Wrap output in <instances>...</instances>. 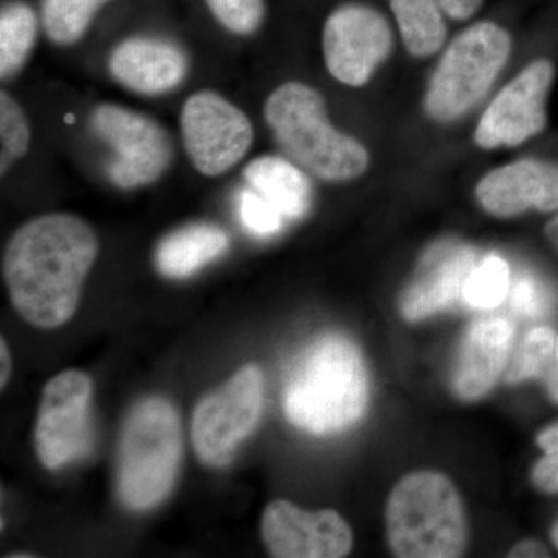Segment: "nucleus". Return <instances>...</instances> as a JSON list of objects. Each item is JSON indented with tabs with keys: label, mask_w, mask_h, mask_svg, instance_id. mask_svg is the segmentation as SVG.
Segmentation results:
<instances>
[{
	"label": "nucleus",
	"mask_w": 558,
	"mask_h": 558,
	"mask_svg": "<svg viewBox=\"0 0 558 558\" xmlns=\"http://www.w3.org/2000/svg\"><path fill=\"white\" fill-rule=\"evenodd\" d=\"M0 140H2V174L13 161L22 159L28 153L32 143L31 124L20 102L10 94H0Z\"/></svg>",
	"instance_id": "393cba45"
},
{
	"label": "nucleus",
	"mask_w": 558,
	"mask_h": 558,
	"mask_svg": "<svg viewBox=\"0 0 558 558\" xmlns=\"http://www.w3.org/2000/svg\"><path fill=\"white\" fill-rule=\"evenodd\" d=\"M487 215L517 218L535 209L558 213V163L523 159L487 172L475 190Z\"/></svg>",
	"instance_id": "4468645a"
},
{
	"label": "nucleus",
	"mask_w": 558,
	"mask_h": 558,
	"mask_svg": "<svg viewBox=\"0 0 558 558\" xmlns=\"http://www.w3.org/2000/svg\"><path fill=\"white\" fill-rule=\"evenodd\" d=\"M92 130L112 149L109 179L130 190L156 182L170 168V135L156 120L119 105L98 106Z\"/></svg>",
	"instance_id": "1a4fd4ad"
},
{
	"label": "nucleus",
	"mask_w": 558,
	"mask_h": 558,
	"mask_svg": "<svg viewBox=\"0 0 558 558\" xmlns=\"http://www.w3.org/2000/svg\"><path fill=\"white\" fill-rule=\"evenodd\" d=\"M545 234L550 244H553V247L558 252V213L546 223Z\"/></svg>",
	"instance_id": "f704fd0d"
},
{
	"label": "nucleus",
	"mask_w": 558,
	"mask_h": 558,
	"mask_svg": "<svg viewBox=\"0 0 558 558\" xmlns=\"http://www.w3.org/2000/svg\"><path fill=\"white\" fill-rule=\"evenodd\" d=\"M205 2L220 25L236 35H252L258 31L266 16L264 0H205Z\"/></svg>",
	"instance_id": "a878e982"
},
{
	"label": "nucleus",
	"mask_w": 558,
	"mask_h": 558,
	"mask_svg": "<svg viewBox=\"0 0 558 558\" xmlns=\"http://www.w3.org/2000/svg\"><path fill=\"white\" fill-rule=\"evenodd\" d=\"M264 545L277 558H340L352 549L351 527L336 510L306 512L275 499L260 521Z\"/></svg>",
	"instance_id": "ddd939ff"
},
{
	"label": "nucleus",
	"mask_w": 558,
	"mask_h": 558,
	"mask_svg": "<svg viewBox=\"0 0 558 558\" xmlns=\"http://www.w3.org/2000/svg\"><path fill=\"white\" fill-rule=\"evenodd\" d=\"M13 558H22V557H35L33 554H13V556H10Z\"/></svg>",
	"instance_id": "e433bc0d"
},
{
	"label": "nucleus",
	"mask_w": 558,
	"mask_h": 558,
	"mask_svg": "<svg viewBox=\"0 0 558 558\" xmlns=\"http://www.w3.org/2000/svg\"><path fill=\"white\" fill-rule=\"evenodd\" d=\"M438 2L447 20L464 22L478 13L484 0H438Z\"/></svg>",
	"instance_id": "c756f323"
},
{
	"label": "nucleus",
	"mask_w": 558,
	"mask_h": 558,
	"mask_svg": "<svg viewBox=\"0 0 558 558\" xmlns=\"http://www.w3.org/2000/svg\"><path fill=\"white\" fill-rule=\"evenodd\" d=\"M369 399L368 371L354 341L326 333L304 349L284 389L290 424L332 435L357 424Z\"/></svg>",
	"instance_id": "f03ea898"
},
{
	"label": "nucleus",
	"mask_w": 558,
	"mask_h": 558,
	"mask_svg": "<svg viewBox=\"0 0 558 558\" xmlns=\"http://www.w3.org/2000/svg\"><path fill=\"white\" fill-rule=\"evenodd\" d=\"M229 248V234L211 223H193L172 231L157 245V270L168 278H186Z\"/></svg>",
	"instance_id": "6ab92c4d"
},
{
	"label": "nucleus",
	"mask_w": 558,
	"mask_h": 558,
	"mask_svg": "<svg viewBox=\"0 0 558 558\" xmlns=\"http://www.w3.org/2000/svg\"><path fill=\"white\" fill-rule=\"evenodd\" d=\"M512 310L521 317L535 318L545 312L546 299L538 282L531 277H520L510 293Z\"/></svg>",
	"instance_id": "cd10ccee"
},
{
	"label": "nucleus",
	"mask_w": 558,
	"mask_h": 558,
	"mask_svg": "<svg viewBox=\"0 0 558 558\" xmlns=\"http://www.w3.org/2000/svg\"><path fill=\"white\" fill-rule=\"evenodd\" d=\"M509 557H549V553L548 549H546V546L542 545L537 539H524V542H520L519 545L513 546L512 550H510Z\"/></svg>",
	"instance_id": "7c9ffc66"
},
{
	"label": "nucleus",
	"mask_w": 558,
	"mask_h": 558,
	"mask_svg": "<svg viewBox=\"0 0 558 558\" xmlns=\"http://www.w3.org/2000/svg\"><path fill=\"white\" fill-rule=\"evenodd\" d=\"M38 17L25 3L3 7L0 14V76L9 80L16 75L35 47Z\"/></svg>",
	"instance_id": "412c9836"
},
{
	"label": "nucleus",
	"mask_w": 558,
	"mask_h": 558,
	"mask_svg": "<svg viewBox=\"0 0 558 558\" xmlns=\"http://www.w3.org/2000/svg\"><path fill=\"white\" fill-rule=\"evenodd\" d=\"M475 252L458 242H440L425 253L416 277L400 299V312L409 322H421L447 310L462 296Z\"/></svg>",
	"instance_id": "2eb2a0df"
},
{
	"label": "nucleus",
	"mask_w": 558,
	"mask_h": 558,
	"mask_svg": "<svg viewBox=\"0 0 558 558\" xmlns=\"http://www.w3.org/2000/svg\"><path fill=\"white\" fill-rule=\"evenodd\" d=\"M543 381H545L546 388H548L550 400L558 403V336L556 343V359H554L548 376H546V379Z\"/></svg>",
	"instance_id": "473e14b6"
},
{
	"label": "nucleus",
	"mask_w": 558,
	"mask_h": 558,
	"mask_svg": "<svg viewBox=\"0 0 558 558\" xmlns=\"http://www.w3.org/2000/svg\"><path fill=\"white\" fill-rule=\"evenodd\" d=\"M389 9L411 57L424 60L442 49L449 28L438 0H389Z\"/></svg>",
	"instance_id": "aec40b11"
},
{
	"label": "nucleus",
	"mask_w": 558,
	"mask_h": 558,
	"mask_svg": "<svg viewBox=\"0 0 558 558\" xmlns=\"http://www.w3.org/2000/svg\"><path fill=\"white\" fill-rule=\"evenodd\" d=\"M512 323L506 318H487L470 326L454 366V395L465 402L486 396L495 387L508 360L512 344Z\"/></svg>",
	"instance_id": "dca6fc26"
},
{
	"label": "nucleus",
	"mask_w": 558,
	"mask_h": 558,
	"mask_svg": "<svg viewBox=\"0 0 558 558\" xmlns=\"http://www.w3.org/2000/svg\"><path fill=\"white\" fill-rule=\"evenodd\" d=\"M182 461L179 414L163 398H148L132 409L121 432L120 498L134 510H149L170 495Z\"/></svg>",
	"instance_id": "39448f33"
},
{
	"label": "nucleus",
	"mask_w": 558,
	"mask_h": 558,
	"mask_svg": "<svg viewBox=\"0 0 558 558\" xmlns=\"http://www.w3.org/2000/svg\"><path fill=\"white\" fill-rule=\"evenodd\" d=\"M389 548L400 558H454L468 548V517L461 495L446 475L403 476L387 505Z\"/></svg>",
	"instance_id": "20e7f679"
},
{
	"label": "nucleus",
	"mask_w": 558,
	"mask_h": 558,
	"mask_svg": "<svg viewBox=\"0 0 558 558\" xmlns=\"http://www.w3.org/2000/svg\"><path fill=\"white\" fill-rule=\"evenodd\" d=\"M510 270L508 263L497 255L486 256L470 271L462 300L473 310H495L508 296Z\"/></svg>",
	"instance_id": "5701e85b"
},
{
	"label": "nucleus",
	"mask_w": 558,
	"mask_h": 558,
	"mask_svg": "<svg viewBox=\"0 0 558 558\" xmlns=\"http://www.w3.org/2000/svg\"><path fill=\"white\" fill-rule=\"evenodd\" d=\"M538 446L546 454H558V424L539 433Z\"/></svg>",
	"instance_id": "2f4dec72"
},
{
	"label": "nucleus",
	"mask_w": 558,
	"mask_h": 558,
	"mask_svg": "<svg viewBox=\"0 0 558 558\" xmlns=\"http://www.w3.org/2000/svg\"><path fill=\"white\" fill-rule=\"evenodd\" d=\"M553 539H554V545H556L558 548V521L556 523V526H554V529H553Z\"/></svg>",
	"instance_id": "c9c22d12"
},
{
	"label": "nucleus",
	"mask_w": 558,
	"mask_h": 558,
	"mask_svg": "<svg viewBox=\"0 0 558 558\" xmlns=\"http://www.w3.org/2000/svg\"><path fill=\"white\" fill-rule=\"evenodd\" d=\"M263 407V373L256 365L244 366L197 403L191 422L197 458L209 468L230 464L242 440L258 424Z\"/></svg>",
	"instance_id": "0eeeda50"
},
{
	"label": "nucleus",
	"mask_w": 558,
	"mask_h": 558,
	"mask_svg": "<svg viewBox=\"0 0 558 558\" xmlns=\"http://www.w3.org/2000/svg\"><path fill=\"white\" fill-rule=\"evenodd\" d=\"M557 336L550 328H535L524 337L515 357L510 363L508 380H545L556 359Z\"/></svg>",
	"instance_id": "b1692460"
},
{
	"label": "nucleus",
	"mask_w": 558,
	"mask_h": 558,
	"mask_svg": "<svg viewBox=\"0 0 558 558\" xmlns=\"http://www.w3.org/2000/svg\"><path fill=\"white\" fill-rule=\"evenodd\" d=\"M532 483L546 494H558V454H546L532 470Z\"/></svg>",
	"instance_id": "c85d7f7f"
},
{
	"label": "nucleus",
	"mask_w": 558,
	"mask_h": 558,
	"mask_svg": "<svg viewBox=\"0 0 558 558\" xmlns=\"http://www.w3.org/2000/svg\"><path fill=\"white\" fill-rule=\"evenodd\" d=\"M0 359H2V373H0V384H2V388L5 387L7 381H9L10 369H11V360L9 348H7V341L2 339V343H0Z\"/></svg>",
	"instance_id": "72a5a7b5"
},
{
	"label": "nucleus",
	"mask_w": 558,
	"mask_h": 558,
	"mask_svg": "<svg viewBox=\"0 0 558 558\" xmlns=\"http://www.w3.org/2000/svg\"><path fill=\"white\" fill-rule=\"evenodd\" d=\"M323 58L333 80L363 87L395 49V36L385 14L363 3H344L329 14L323 27Z\"/></svg>",
	"instance_id": "9d476101"
},
{
	"label": "nucleus",
	"mask_w": 558,
	"mask_h": 558,
	"mask_svg": "<svg viewBox=\"0 0 558 558\" xmlns=\"http://www.w3.org/2000/svg\"><path fill=\"white\" fill-rule=\"evenodd\" d=\"M250 189L258 191L288 219H301L312 204V185L307 172L290 159L263 156L250 161L244 170Z\"/></svg>",
	"instance_id": "a211bd4d"
},
{
	"label": "nucleus",
	"mask_w": 558,
	"mask_h": 558,
	"mask_svg": "<svg viewBox=\"0 0 558 558\" xmlns=\"http://www.w3.org/2000/svg\"><path fill=\"white\" fill-rule=\"evenodd\" d=\"M110 0H43V25L50 40L60 46L78 43L95 14Z\"/></svg>",
	"instance_id": "4be33fe9"
},
{
	"label": "nucleus",
	"mask_w": 558,
	"mask_h": 558,
	"mask_svg": "<svg viewBox=\"0 0 558 558\" xmlns=\"http://www.w3.org/2000/svg\"><path fill=\"white\" fill-rule=\"evenodd\" d=\"M264 119L279 148L312 178L348 183L369 170V150L330 123L325 98L310 84L278 86L264 105Z\"/></svg>",
	"instance_id": "7ed1b4c3"
},
{
	"label": "nucleus",
	"mask_w": 558,
	"mask_h": 558,
	"mask_svg": "<svg viewBox=\"0 0 558 558\" xmlns=\"http://www.w3.org/2000/svg\"><path fill=\"white\" fill-rule=\"evenodd\" d=\"M240 218L242 226L255 236H274L282 229L284 216L266 197L253 189L240 194Z\"/></svg>",
	"instance_id": "bb28decb"
},
{
	"label": "nucleus",
	"mask_w": 558,
	"mask_h": 558,
	"mask_svg": "<svg viewBox=\"0 0 558 558\" xmlns=\"http://www.w3.org/2000/svg\"><path fill=\"white\" fill-rule=\"evenodd\" d=\"M556 80L553 62L539 58L509 81L484 110L475 145L484 150L515 148L537 137L548 124L549 92Z\"/></svg>",
	"instance_id": "f8f14e48"
},
{
	"label": "nucleus",
	"mask_w": 558,
	"mask_h": 558,
	"mask_svg": "<svg viewBox=\"0 0 558 558\" xmlns=\"http://www.w3.org/2000/svg\"><path fill=\"white\" fill-rule=\"evenodd\" d=\"M92 381L70 369L49 380L43 392L35 446L44 468L57 470L89 454Z\"/></svg>",
	"instance_id": "9b49d317"
},
{
	"label": "nucleus",
	"mask_w": 558,
	"mask_h": 558,
	"mask_svg": "<svg viewBox=\"0 0 558 558\" xmlns=\"http://www.w3.org/2000/svg\"><path fill=\"white\" fill-rule=\"evenodd\" d=\"M512 53L502 25L481 21L451 40L429 78L424 110L429 120L450 124L483 101Z\"/></svg>",
	"instance_id": "423d86ee"
},
{
	"label": "nucleus",
	"mask_w": 558,
	"mask_h": 558,
	"mask_svg": "<svg viewBox=\"0 0 558 558\" xmlns=\"http://www.w3.org/2000/svg\"><path fill=\"white\" fill-rule=\"evenodd\" d=\"M97 255V234L78 216L51 213L24 223L3 255L14 310L36 328H60L78 310Z\"/></svg>",
	"instance_id": "f257e3e1"
},
{
	"label": "nucleus",
	"mask_w": 558,
	"mask_h": 558,
	"mask_svg": "<svg viewBox=\"0 0 558 558\" xmlns=\"http://www.w3.org/2000/svg\"><path fill=\"white\" fill-rule=\"evenodd\" d=\"M180 130L186 156L205 178H219L236 167L255 138L247 113L213 90L186 98Z\"/></svg>",
	"instance_id": "6e6552de"
},
{
	"label": "nucleus",
	"mask_w": 558,
	"mask_h": 558,
	"mask_svg": "<svg viewBox=\"0 0 558 558\" xmlns=\"http://www.w3.org/2000/svg\"><path fill=\"white\" fill-rule=\"evenodd\" d=\"M109 70L126 89L160 95L182 83L189 72V61L178 46L167 40L131 38L112 51Z\"/></svg>",
	"instance_id": "f3484780"
}]
</instances>
